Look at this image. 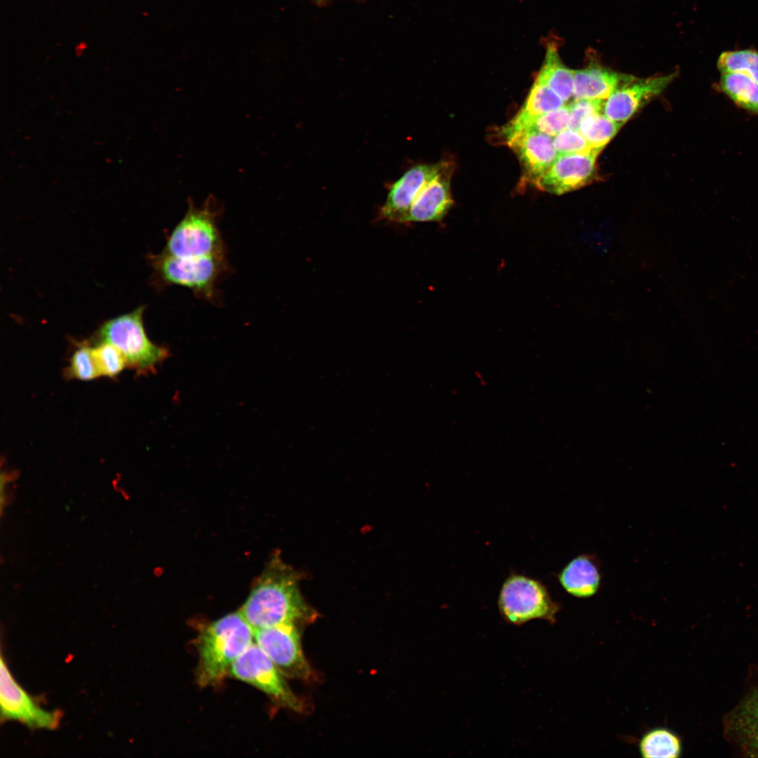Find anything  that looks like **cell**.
<instances>
[{"instance_id":"1","label":"cell","mask_w":758,"mask_h":758,"mask_svg":"<svg viewBox=\"0 0 758 758\" xmlns=\"http://www.w3.org/2000/svg\"><path fill=\"white\" fill-rule=\"evenodd\" d=\"M300 576L278 554L258 577L239 611L253 630L280 624L308 623L317 612L304 600L299 589Z\"/></svg>"},{"instance_id":"2","label":"cell","mask_w":758,"mask_h":758,"mask_svg":"<svg viewBox=\"0 0 758 758\" xmlns=\"http://www.w3.org/2000/svg\"><path fill=\"white\" fill-rule=\"evenodd\" d=\"M253 641L254 630L239 611L209 624L198 641V684L201 686L218 684Z\"/></svg>"},{"instance_id":"3","label":"cell","mask_w":758,"mask_h":758,"mask_svg":"<svg viewBox=\"0 0 758 758\" xmlns=\"http://www.w3.org/2000/svg\"><path fill=\"white\" fill-rule=\"evenodd\" d=\"M188 204L184 217L168 235L163 253L184 258L225 256L216 199L209 197L201 206L192 200Z\"/></svg>"},{"instance_id":"4","label":"cell","mask_w":758,"mask_h":758,"mask_svg":"<svg viewBox=\"0 0 758 758\" xmlns=\"http://www.w3.org/2000/svg\"><path fill=\"white\" fill-rule=\"evenodd\" d=\"M145 306L105 321L98 331L99 342H107L126 357L128 366L140 374L156 371L170 356L169 350L152 343L147 337L142 316Z\"/></svg>"},{"instance_id":"5","label":"cell","mask_w":758,"mask_h":758,"mask_svg":"<svg viewBox=\"0 0 758 758\" xmlns=\"http://www.w3.org/2000/svg\"><path fill=\"white\" fill-rule=\"evenodd\" d=\"M152 264L162 281L187 287L207 300H213L216 283L227 269L225 256L184 258L162 253L152 258Z\"/></svg>"},{"instance_id":"6","label":"cell","mask_w":758,"mask_h":758,"mask_svg":"<svg viewBox=\"0 0 758 758\" xmlns=\"http://www.w3.org/2000/svg\"><path fill=\"white\" fill-rule=\"evenodd\" d=\"M498 607L507 623L517 625L534 619L553 623L558 611V606L540 582L516 574L503 583Z\"/></svg>"},{"instance_id":"7","label":"cell","mask_w":758,"mask_h":758,"mask_svg":"<svg viewBox=\"0 0 758 758\" xmlns=\"http://www.w3.org/2000/svg\"><path fill=\"white\" fill-rule=\"evenodd\" d=\"M228 674L256 687L283 707L295 712L304 708L284 674L255 641L234 662Z\"/></svg>"},{"instance_id":"8","label":"cell","mask_w":758,"mask_h":758,"mask_svg":"<svg viewBox=\"0 0 758 758\" xmlns=\"http://www.w3.org/2000/svg\"><path fill=\"white\" fill-rule=\"evenodd\" d=\"M298 626L280 624L254 630V641L284 677L309 680L313 675L301 646Z\"/></svg>"},{"instance_id":"9","label":"cell","mask_w":758,"mask_h":758,"mask_svg":"<svg viewBox=\"0 0 758 758\" xmlns=\"http://www.w3.org/2000/svg\"><path fill=\"white\" fill-rule=\"evenodd\" d=\"M0 668V703L1 719L15 720L29 728L55 729L61 713L48 711L38 705L15 681L1 656Z\"/></svg>"},{"instance_id":"10","label":"cell","mask_w":758,"mask_h":758,"mask_svg":"<svg viewBox=\"0 0 758 758\" xmlns=\"http://www.w3.org/2000/svg\"><path fill=\"white\" fill-rule=\"evenodd\" d=\"M674 77L675 73L644 79L632 76L606 100L604 114L623 125L652 98L660 94Z\"/></svg>"},{"instance_id":"11","label":"cell","mask_w":758,"mask_h":758,"mask_svg":"<svg viewBox=\"0 0 758 758\" xmlns=\"http://www.w3.org/2000/svg\"><path fill=\"white\" fill-rule=\"evenodd\" d=\"M506 143L515 153L521 168V186L539 182L558 157L553 137L535 131H525L510 138Z\"/></svg>"},{"instance_id":"12","label":"cell","mask_w":758,"mask_h":758,"mask_svg":"<svg viewBox=\"0 0 758 758\" xmlns=\"http://www.w3.org/2000/svg\"><path fill=\"white\" fill-rule=\"evenodd\" d=\"M450 167L449 162L443 161L409 168L390 186L379 213L380 218L399 222L422 190Z\"/></svg>"},{"instance_id":"13","label":"cell","mask_w":758,"mask_h":758,"mask_svg":"<svg viewBox=\"0 0 758 758\" xmlns=\"http://www.w3.org/2000/svg\"><path fill=\"white\" fill-rule=\"evenodd\" d=\"M598 155L559 154L540 179L538 188L560 195L591 183L597 176Z\"/></svg>"},{"instance_id":"14","label":"cell","mask_w":758,"mask_h":758,"mask_svg":"<svg viewBox=\"0 0 758 758\" xmlns=\"http://www.w3.org/2000/svg\"><path fill=\"white\" fill-rule=\"evenodd\" d=\"M451 166L432 180L419 194L399 222L441 220L453 201L450 190Z\"/></svg>"},{"instance_id":"15","label":"cell","mask_w":758,"mask_h":758,"mask_svg":"<svg viewBox=\"0 0 758 758\" xmlns=\"http://www.w3.org/2000/svg\"><path fill=\"white\" fill-rule=\"evenodd\" d=\"M632 76L615 72L602 65L596 59H591L583 69L575 70L573 77V100L580 99H602L609 97Z\"/></svg>"},{"instance_id":"16","label":"cell","mask_w":758,"mask_h":758,"mask_svg":"<svg viewBox=\"0 0 758 758\" xmlns=\"http://www.w3.org/2000/svg\"><path fill=\"white\" fill-rule=\"evenodd\" d=\"M559 580L570 594L578 598L594 595L599 587L601 576L595 563L586 555L571 560L561 571Z\"/></svg>"},{"instance_id":"17","label":"cell","mask_w":758,"mask_h":758,"mask_svg":"<svg viewBox=\"0 0 758 758\" xmlns=\"http://www.w3.org/2000/svg\"><path fill=\"white\" fill-rule=\"evenodd\" d=\"M729 731L743 750L758 757V691L748 696L731 714Z\"/></svg>"},{"instance_id":"18","label":"cell","mask_w":758,"mask_h":758,"mask_svg":"<svg viewBox=\"0 0 758 758\" xmlns=\"http://www.w3.org/2000/svg\"><path fill=\"white\" fill-rule=\"evenodd\" d=\"M564 105L565 102L550 88L536 79L520 110L500 128L499 133L504 137L524 122Z\"/></svg>"},{"instance_id":"19","label":"cell","mask_w":758,"mask_h":758,"mask_svg":"<svg viewBox=\"0 0 758 758\" xmlns=\"http://www.w3.org/2000/svg\"><path fill=\"white\" fill-rule=\"evenodd\" d=\"M574 72L563 63L556 45L550 43L536 79L546 84L566 102L573 98Z\"/></svg>"},{"instance_id":"20","label":"cell","mask_w":758,"mask_h":758,"mask_svg":"<svg viewBox=\"0 0 758 758\" xmlns=\"http://www.w3.org/2000/svg\"><path fill=\"white\" fill-rule=\"evenodd\" d=\"M718 86L737 106L758 114V84L754 80L743 74L724 72Z\"/></svg>"},{"instance_id":"21","label":"cell","mask_w":758,"mask_h":758,"mask_svg":"<svg viewBox=\"0 0 758 758\" xmlns=\"http://www.w3.org/2000/svg\"><path fill=\"white\" fill-rule=\"evenodd\" d=\"M681 742L672 731L665 728H656L646 732L640 739L639 750L645 758L678 757L681 753Z\"/></svg>"},{"instance_id":"22","label":"cell","mask_w":758,"mask_h":758,"mask_svg":"<svg viewBox=\"0 0 758 758\" xmlns=\"http://www.w3.org/2000/svg\"><path fill=\"white\" fill-rule=\"evenodd\" d=\"M622 126V124L609 119L604 114H596L585 118L578 131L591 147L600 153Z\"/></svg>"},{"instance_id":"23","label":"cell","mask_w":758,"mask_h":758,"mask_svg":"<svg viewBox=\"0 0 758 758\" xmlns=\"http://www.w3.org/2000/svg\"><path fill=\"white\" fill-rule=\"evenodd\" d=\"M571 118L569 105L550 111L530 119L515 128L506 138L507 142L515 134L525 131H535L554 137L568 128Z\"/></svg>"},{"instance_id":"24","label":"cell","mask_w":758,"mask_h":758,"mask_svg":"<svg viewBox=\"0 0 758 758\" xmlns=\"http://www.w3.org/2000/svg\"><path fill=\"white\" fill-rule=\"evenodd\" d=\"M717 67L722 73L743 74L758 84V51L752 49L729 51L722 53Z\"/></svg>"},{"instance_id":"25","label":"cell","mask_w":758,"mask_h":758,"mask_svg":"<svg viewBox=\"0 0 758 758\" xmlns=\"http://www.w3.org/2000/svg\"><path fill=\"white\" fill-rule=\"evenodd\" d=\"M67 376L84 381L101 376L93 347L84 344L74 351L67 368Z\"/></svg>"},{"instance_id":"26","label":"cell","mask_w":758,"mask_h":758,"mask_svg":"<svg viewBox=\"0 0 758 758\" xmlns=\"http://www.w3.org/2000/svg\"><path fill=\"white\" fill-rule=\"evenodd\" d=\"M93 348L101 375L115 377L128 366L124 354L112 344L99 342Z\"/></svg>"},{"instance_id":"27","label":"cell","mask_w":758,"mask_h":758,"mask_svg":"<svg viewBox=\"0 0 758 758\" xmlns=\"http://www.w3.org/2000/svg\"><path fill=\"white\" fill-rule=\"evenodd\" d=\"M553 142L558 155L599 154L578 131L566 128L553 137Z\"/></svg>"},{"instance_id":"28","label":"cell","mask_w":758,"mask_h":758,"mask_svg":"<svg viewBox=\"0 0 758 758\" xmlns=\"http://www.w3.org/2000/svg\"><path fill=\"white\" fill-rule=\"evenodd\" d=\"M606 100L580 99L570 102L571 118L568 128L578 131L581 121L588 116L604 114Z\"/></svg>"}]
</instances>
